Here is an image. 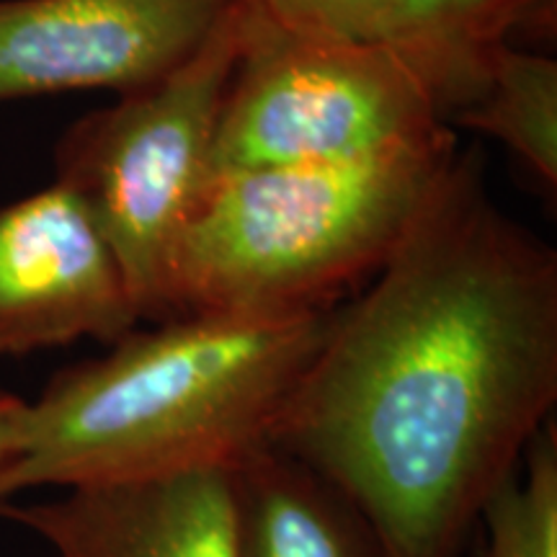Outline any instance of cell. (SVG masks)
I'll return each mask as SVG.
<instances>
[{"mask_svg": "<svg viewBox=\"0 0 557 557\" xmlns=\"http://www.w3.org/2000/svg\"><path fill=\"white\" fill-rule=\"evenodd\" d=\"M240 41L243 0L163 78L81 116L54 148V181L75 191L114 248L139 323L176 318L178 246L212 178Z\"/></svg>", "mask_w": 557, "mask_h": 557, "instance_id": "277c9868", "label": "cell"}, {"mask_svg": "<svg viewBox=\"0 0 557 557\" xmlns=\"http://www.w3.org/2000/svg\"><path fill=\"white\" fill-rule=\"evenodd\" d=\"M238 0H0V103L132 94L184 62Z\"/></svg>", "mask_w": 557, "mask_h": 557, "instance_id": "8992f818", "label": "cell"}, {"mask_svg": "<svg viewBox=\"0 0 557 557\" xmlns=\"http://www.w3.org/2000/svg\"><path fill=\"white\" fill-rule=\"evenodd\" d=\"M287 29L336 39H372L385 0H248Z\"/></svg>", "mask_w": 557, "mask_h": 557, "instance_id": "4fadbf2b", "label": "cell"}, {"mask_svg": "<svg viewBox=\"0 0 557 557\" xmlns=\"http://www.w3.org/2000/svg\"><path fill=\"white\" fill-rule=\"evenodd\" d=\"M524 475L493 493L480 521L487 527L485 557H557V436L549 421L521 457Z\"/></svg>", "mask_w": 557, "mask_h": 557, "instance_id": "7c38bea8", "label": "cell"}, {"mask_svg": "<svg viewBox=\"0 0 557 557\" xmlns=\"http://www.w3.org/2000/svg\"><path fill=\"white\" fill-rule=\"evenodd\" d=\"M0 517L37 532L58 557H238L230 470L70 487L41 504L0 500Z\"/></svg>", "mask_w": 557, "mask_h": 557, "instance_id": "ba28073f", "label": "cell"}, {"mask_svg": "<svg viewBox=\"0 0 557 557\" xmlns=\"http://www.w3.org/2000/svg\"><path fill=\"white\" fill-rule=\"evenodd\" d=\"M238 557H395L344 487L267 444L230 468Z\"/></svg>", "mask_w": 557, "mask_h": 557, "instance_id": "9c48e42d", "label": "cell"}, {"mask_svg": "<svg viewBox=\"0 0 557 557\" xmlns=\"http://www.w3.org/2000/svg\"><path fill=\"white\" fill-rule=\"evenodd\" d=\"M333 310L191 312L60 369L26 403L0 500L235 468L271 444Z\"/></svg>", "mask_w": 557, "mask_h": 557, "instance_id": "7a4b0ae2", "label": "cell"}, {"mask_svg": "<svg viewBox=\"0 0 557 557\" xmlns=\"http://www.w3.org/2000/svg\"><path fill=\"white\" fill-rule=\"evenodd\" d=\"M24 410H26V400H21L18 395L9 393V389H0V472L5 470V465L11 462V457L16 455Z\"/></svg>", "mask_w": 557, "mask_h": 557, "instance_id": "5bb4252c", "label": "cell"}, {"mask_svg": "<svg viewBox=\"0 0 557 557\" xmlns=\"http://www.w3.org/2000/svg\"><path fill=\"white\" fill-rule=\"evenodd\" d=\"M139 323L114 248L65 184L0 207V354L24 357Z\"/></svg>", "mask_w": 557, "mask_h": 557, "instance_id": "52a82bcc", "label": "cell"}, {"mask_svg": "<svg viewBox=\"0 0 557 557\" xmlns=\"http://www.w3.org/2000/svg\"><path fill=\"white\" fill-rule=\"evenodd\" d=\"M449 129L426 83L387 45L287 29L243 0L212 173L344 163Z\"/></svg>", "mask_w": 557, "mask_h": 557, "instance_id": "5b68a950", "label": "cell"}, {"mask_svg": "<svg viewBox=\"0 0 557 557\" xmlns=\"http://www.w3.org/2000/svg\"><path fill=\"white\" fill-rule=\"evenodd\" d=\"M457 152L449 129L344 163L212 173L178 246L176 318L338 308L393 259Z\"/></svg>", "mask_w": 557, "mask_h": 557, "instance_id": "3957f363", "label": "cell"}, {"mask_svg": "<svg viewBox=\"0 0 557 557\" xmlns=\"http://www.w3.org/2000/svg\"><path fill=\"white\" fill-rule=\"evenodd\" d=\"M504 143L549 191L557 186V62L506 45L487 62L478 94L449 120Z\"/></svg>", "mask_w": 557, "mask_h": 557, "instance_id": "8fae6325", "label": "cell"}, {"mask_svg": "<svg viewBox=\"0 0 557 557\" xmlns=\"http://www.w3.org/2000/svg\"><path fill=\"white\" fill-rule=\"evenodd\" d=\"M557 0H385L374 37L426 83L447 122L500 47L553 37Z\"/></svg>", "mask_w": 557, "mask_h": 557, "instance_id": "30bf717a", "label": "cell"}, {"mask_svg": "<svg viewBox=\"0 0 557 557\" xmlns=\"http://www.w3.org/2000/svg\"><path fill=\"white\" fill-rule=\"evenodd\" d=\"M557 403V253L459 150L408 238L331 312L271 444L361 506L395 557H459Z\"/></svg>", "mask_w": 557, "mask_h": 557, "instance_id": "6da1fadb", "label": "cell"}]
</instances>
